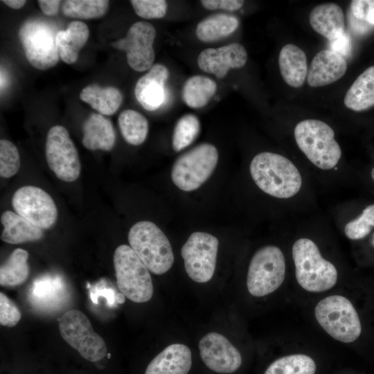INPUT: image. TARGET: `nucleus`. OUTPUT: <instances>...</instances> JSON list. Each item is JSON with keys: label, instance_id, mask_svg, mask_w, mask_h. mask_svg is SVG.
I'll return each mask as SVG.
<instances>
[{"label": "nucleus", "instance_id": "f257e3e1", "mask_svg": "<svg viewBox=\"0 0 374 374\" xmlns=\"http://www.w3.org/2000/svg\"><path fill=\"white\" fill-rule=\"evenodd\" d=\"M249 171L256 186L276 198L292 197L302 186L299 169L289 159L277 153H258L252 159Z\"/></svg>", "mask_w": 374, "mask_h": 374}, {"label": "nucleus", "instance_id": "f03ea898", "mask_svg": "<svg viewBox=\"0 0 374 374\" xmlns=\"http://www.w3.org/2000/svg\"><path fill=\"white\" fill-rule=\"evenodd\" d=\"M292 258L298 283L310 292H323L332 288L337 282L335 266L321 254L317 244L301 238L293 244Z\"/></svg>", "mask_w": 374, "mask_h": 374}, {"label": "nucleus", "instance_id": "7ed1b4c3", "mask_svg": "<svg viewBox=\"0 0 374 374\" xmlns=\"http://www.w3.org/2000/svg\"><path fill=\"white\" fill-rule=\"evenodd\" d=\"M294 134L299 149L315 166L326 170L338 164L341 150L328 124L317 119L303 120L296 125Z\"/></svg>", "mask_w": 374, "mask_h": 374}, {"label": "nucleus", "instance_id": "20e7f679", "mask_svg": "<svg viewBox=\"0 0 374 374\" xmlns=\"http://www.w3.org/2000/svg\"><path fill=\"white\" fill-rule=\"evenodd\" d=\"M130 246L147 269L157 275L166 273L172 266L174 254L163 232L150 221L134 224L128 233Z\"/></svg>", "mask_w": 374, "mask_h": 374}, {"label": "nucleus", "instance_id": "39448f33", "mask_svg": "<svg viewBox=\"0 0 374 374\" xmlns=\"http://www.w3.org/2000/svg\"><path fill=\"white\" fill-rule=\"evenodd\" d=\"M58 32L55 23L44 17H31L22 24L19 38L26 60L33 67L46 70L58 62Z\"/></svg>", "mask_w": 374, "mask_h": 374}, {"label": "nucleus", "instance_id": "423d86ee", "mask_svg": "<svg viewBox=\"0 0 374 374\" xmlns=\"http://www.w3.org/2000/svg\"><path fill=\"white\" fill-rule=\"evenodd\" d=\"M118 287L122 294L134 303L149 301L153 284L149 270L127 244L118 246L113 256Z\"/></svg>", "mask_w": 374, "mask_h": 374}, {"label": "nucleus", "instance_id": "0eeeda50", "mask_svg": "<svg viewBox=\"0 0 374 374\" xmlns=\"http://www.w3.org/2000/svg\"><path fill=\"white\" fill-rule=\"evenodd\" d=\"M316 319L333 339L344 343L355 341L360 335L362 326L352 303L340 295L321 299L314 309Z\"/></svg>", "mask_w": 374, "mask_h": 374}, {"label": "nucleus", "instance_id": "6e6552de", "mask_svg": "<svg viewBox=\"0 0 374 374\" xmlns=\"http://www.w3.org/2000/svg\"><path fill=\"white\" fill-rule=\"evenodd\" d=\"M286 272L285 258L280 249L267 245L252 256L247 276L249 292L262 297L276 291L283 284Z\"/></svg>", "mask_w": 374, "mask_h": 374}, {"label": "nucleus", "instance_id": "1a4fd4ad", "mask_svg": "<svg viewBox=\"0 0 374 374\" xmlns=\"http://www.w3.org/2000/svg\"><path fill=\"white\" fill-rule=\"evenodd\" d=\"M59 330L63 339L85 360L96 363L110 358L107 347L92 328L87 317L78 310H69L59 319Z\"/></svg>", "mask_w": 374, "mask_h": 374}, {"label": "nucleus", "instance_id": "9d476101", "mask_svg": "<svg viewBox=\"0 0 374 374\" xmlns=\"http://www.w3.org/2000/svg\"><path fill=\"white\" fill-rule=\"evenodd\" d=\"M218 161V152L212 144L201 143L182 154L171 171L174 184L184 191L198 188L211 175Z\"/></svg>", "mask_w": 374, "mask_h": 374}, {"label": "nucleus", "instance_id": "9b49d317", "mask_svg": "<svg viewBox=\"0 0 374 374\" xmlns=\"http://www.w3.org/2000/svg\"><path fill=\"white\" fill-rule=\"evenodd\" d=\"M45 155L49 168L60 180L72 182L79 177L81 164L78 152L64 127L57 125L50 128Z\"/></svg>", "mask_w": 374, "mask_h": 374}, {"label": "nucleus", "instance_id": "f8f14e48", "mask_svg": "<svg viewBox=\"0 0 374 374\" xmlns=\"http://www.w3.org/2000/svg\"><path fill=\"white\" fill-rule=\"evenodd\" d=\"M219 241L206 232L193 233L181 249L188 276L195 282L206 283L213 277Z\"/></svg>", "mask_w": 374, "mask_h": 374}, {"label": "nucleus", "instance_id": "ddd939ff", "mask_svg": "<svg viewBox=\"0 0 374 374\" xmlns=\"http://www.w3.org/2000/svg\"><path fill=\"white\" fill-rule=\"evenodd\" d=\"M12 204L17 214L42 229L51 228L57 220V209L54 200L39 187L19 188L12 196Z\"/></svg>", "mask_w": 374, "mask_h": 374}, {"label": "nucleus", "instance_id": "4468645a", "mask_svg": "<svg viewBox=\"0 0 374 374\" xmlns=\"http://www.w3.org/2000/svg\"><path fill=\"white\" fill-rule=\"evenodd\" d=\"M156 34L152 24L137 21L130 27L125 37L113 42L112 46L125 51L127 64L132 69L145 71L153 66Z\"/></svg>", "mask_w": 374, "mask_h": 374}, {"label": "nucleus", "instance_id": "2eb2a0df", "mask_svg": "<svg viewBox=\"0 0 374 374\" xmlns=\"http://www.w3.org/2000/svg\"><path fill=\"white\" fill-rule=\"evenodd\" d=\"M199 354L204 364L211 371L222 374L233 373L242 364L239 350L224 335L211 332L199 341Z\"/></svg>", "mask_w": 374, "mask_h": 374}, {"label": "nucleus", "instance_id": "dca6fc26", "mask_svg": "<svg viewBox=\"0 0 374 374\" xmlns=\"http://www.w3.org/2000/svg\"><path fill=\"white\" fill-rule=\"evenodd\" d=\"M247 60V53L244 47L238 42H233L216 48L203 50L199 54L197 62L204 72L222 79L231 69L242 67Z\"/></svg>", "mask_w": 374, "mask_h": 374}, {"label": "nucleus", "instance_id": "f3484780", "mask_svg": "<svg viewBox=\"0 0 374 374\" xmlns=\"http://www.w3.org/2000/svg\"><path fill=\"white\" fill-rule=\"evenodd\" d=\"M168 68L161 64H154L136 83L134 95L139 104L148 111H155L166 98L165 84L169 77Z\"/></svg>", "mask_w": 374, "mask_h": 374}, {"label": "nucleus", "instance_id": "a211bd4d", "mask_svg": "<svg viewBox=\"0 0 374 374\" xmlns=\"http://www.w3.org/2000/svg\"><path fill=\"white\" fill-rule=\"evenodd\" d=\"M346 69L347 63L344 57L331 50H323L312 59L307 81L312 87L328 85L340 79Z\"/></svg>", "mask_w": 374, "mask_h": 374}, {"label": "nucleus", "instance_id": "6ab92c4d", "mask_svg": "<svg viewBox=\"0 0 374 374\" xmlns=\"http://www.w3.org/2000/svg\"><path fill=\"white\" fill-rule=\"evenodd\" d=\"M191 366L190 348L183 344H172L150 361L144 374H188Z\"/></svg>", "mask_w": 374, "mask_h": 374}, {"label": "nucleus", "instance_id": "aec40b11", "mask_svg": "<svg viewBox=\"0 0 374 374\" xmlns=\"http://www.w3.org/2000/svg\"><path fill=\"white\" fill-rule=\"evenodd\" d=\"M82 143L89 150H111L116 142L112 121L100 114H91L83 124Z\"/></svg>", "mask_w": 374, "mask_h": 374}, {"label": "nucleus", "instance_id": "412c9836", "mask_svg": "<svg viewBox=\"0 0 374 374\" xmlns=\"http://www.w3.org/2000/svg\"><path fill=\"white\" fill-rule=\"evenodd\" d=\"M312 28L332 41L345 33L344 15L341 8L333 3L320 4L310 14Z\"/></svg>", "mask_w": 374, "mask_h": 374}, {"label": "nucleus", "instance_id": "4be33fe9", "mask_svg": "<svg viewBox=\"0 0 374 374\" xmlns=\"http://www.w3.org/2000/svg\"><path fill=\"white\" fill-rule=\"evenodd\" d=\"M280 74L290 86H303L308 75V64L305 53L297 46L288 44L280 50L278 56Z\"/></svg>", "mask_w": 374, "mask_h": 374}, {"label": "nucleus", "instance_id": "5701e85b", "mask_svg": "<svg viewBox=\"0 0 374 374\" xmlns=\"http://www.w3.org/2000/svg\"><path fill=\"white\" fill-rule=\"evenodd\" d=\"M1 222L3 226L1 239L9 244L36 241L44 235L42 229L11 211H6L1 214Z\"/></svg>", "mask_w": 374, "mask_h": 374}, {"label": "nucleus", "instance_id": "b1692460", "mask_svg": "<svg viewBox=\"0 0 374 374\" xmlns=\"http://www.w3.org/2000/svg\"><path fill=\"white\" fill-rule=\"evenodd\" d=\"M89 36L87 25L78 20L71 21L66 29L59 30L57 35V46L62 60L68 64H74Z\"/></svg>", "mask_w": 374, "mask_h": 374}, {"label": "nucleus", "instance_id": "393cba45", "mask_svg": "<svg viewBox=\"0 0 374 374\" xmlns=\"http://www.w3.org/2000/svg\"><path fill=\"white\" fill-rule=\"evenodd\" d=\"M80 98L102 115H112L123 102V95L119 89L96 84L84 87L80 93Z\"/></svg>", "mask_w": 374, "mask_h": 374}, {"label": "nucleus", "instance_id": "a878e982", "mask_svg": "<svg viewBox=\"0 0 374 374\" xmlns=\"http://www.w3.org/2000/svg\"><path fill=\"white\" fill-rule=\"evenodd\" d=\"M344 103L346 107L361 112L374 106V66L364 70L347 91Z\"/></svg>", "mask_w": 374, "mask_h": 374}, {"label": "nucleus", "instance_id": "bb28decb", "mask_svg": "<svg viewBox=\"0 0 374 374\" xmlns=\"http://www.w3.org/2000/svg\"><path fill=\"white\" fill-rule=\"evenodd\" d=\"M238 26V19L234 15L217 13L199 21L195 33L200 41L215 42L232 34Z\"/></svg>", "mask_w": 374, "mask_h": 374}, {"label": "nucleus", "instance_id": "cd10ccee", "mask_svg": "<svg viewBox=\"0 0 374 374\" xmlns=\"http://www.w3.org/2000/svg\"><path fill=\"white\" fill-rule=\"evenodd\" d=\"M216 90L217 84L213 80L206 76L195 75L184 82L181 98L189 107L199 109L208 103Z\"/></svg>", "mask_w": 374, "mask_h": 374}, {"label": "nucleus", "instance_id": "c85d7f7f", "mask_svg": "<svg viewBox=\"0 0 374 374\" xmlns=\"http://www.w3.org/2000/svg\"><path fill=\"white\" fill-rule=\"evenodd\" d=\"M28 253L21 248L15 249L6 261L1 265L0 285L6 287H16L24 283L29 276L27 263Z\"/></svg>", "mask_w": 374, "mask_h": 374}, {"label": "nucleus", "instance_id": "c756f323", "mask_svg": "<svg viewBox=\"0 0 374 374\" xmlns=\"http://www.w3.org/2000/svg\"><path fill=\"white\" fill-rule=\"evenodd\" d=\"M118 127L125 141L132 145H139L146 139L148 134V121L140 112L134 109H125L118 118Z\"/></svg>", "mask_w": 374, "mask_h": 374}, {"label": "nucleus", "instance_id": "7c9ffc66", "mask_svg": "<svg viewBox=\"0 0 374 374\" xmlns=\"http://www.w3.org/2000/svg\"><path fill=\"white\" fill-rule=\"evenodd\" d=\"M316 364L304 354L289 355L273 362L264 374H315Z\"/></svg>", "mask_w": 374, "mask_h": 374}, {"label": "nucleus", "instance_id": "2f4dec72", "mask_svg": "<svg viewBox=\"0 0 374 374\" xmlns=\"http://www.w3.org/2000/svg\"><path fill=\"white\" fill-rule=\"evenodd\" d=\"M109 5L107 0H67L62 4V12L71 18L96 19L105 15Z\"/></svg>", "mask_w": 374, "mask_h": 374}, {"label": "nucleus", "instance_id": "473e14b6", "mask_svg": "<svg viewBox=\"0 0 374 374\" xmlns=\"http://www.w3.org/2000/svg\"><path fill=\"white\" fill-rule=\"evenodd\" d=\"M200 130L198 118L193 114L182 116L177 122L172 134V148L180 152L190 145L197 137Z\"/></svg>", "mask_w": 374, "mask_h": 374}, {"label": "nucleus", "instance_id": "72a5a7b5", "mask_svg": "<svg viewBox=\"0 0 374 374\" xmlns=\"http://www.w3.org/2000/svg\"><path fill=\"white\" fill-rule=\"evenodd\" d=\"M374 228V204L366 206L356 218L344 226V233L350 240H361L367 236Z\"/></svg>", "mask_w": 374, "mask_h": 374}, {"label": "nucleus", "instance_id": "f704fd0d", "mask_svg": "<svg viewBox=\"0 0 374 374\" xmlns=\"http://www.w3.org/2000/svg\"><path fill=\"white\" fill-rule=\"evenodd\" d=\"M20 168V156L17 147L10 141H0V175L10 178L17 174Z\"/></svg>", "mask_w": 374, "mask_h": 374}, {"label": "nucleus", "instance_id": "c9c22d12", "mask_svg": "<svg viewBox=\"0 0 374 374\" xmlns=\"http://www.w3.org/2000/svg\"><path fill=\"white\" fill-rule=\"evenodd\" d=\"M135 13L144 19H161L166 15L168 4L164 0H132Z\"/></svg>", "mask_w": 374, "mask_h": 374}, {"label": "nucleus", "instance_id": "e433bc0d", "mask_svg": "<svg viewBox=\"0 0 374 374\" xmlns=\"http://www.w3.org/2000/svg\"><path fill=\"white\" fill-rule=\"evenodd\" d=\"M21 319L17 305L5 294L0 293V323L6 327L15 326Z\"/></svg>", "mask_w": 374, "mask_h": 374}, {"label": "nucleus", "instance_id": "4c0bfd02", "mask_svg": "<svg viewBox=\"0 0 374 374\" xmlns=\"http://www.w3.org/2000/svg\"><path fill=\"white\" fill-rule=\"evenodd\" d=\"M349 12L355 18L374 26V0H353Z\"/></svg>", "mask_w": 374, "mask_h": 374}, {"label": "nucleus", "instance_id": "58836bf2", "mask_svg": "<svg viewBox=\"0 0 374 374\" xmlns=\"http://www.w3.org/2000/svg\"><path fill=\"white\" fill-rule=\"evenodd\" d=\"M202 6L209 10H222L235 11L240 9L244 4L241 0H202Z\"/></svg>", "mask_w": 374, "mask_h": 374}, {"label": "nucleus", "instance_id": "ea45409f", "mask_svg": "<svg viewBox=\"0 0 374 374\" xmlns=\"http://www.w3.org/2000/svg\"><path fill=\"white\" fill-rule=\"evenodd\" d=\"M329 50H331L345 58L351 53L352 42L350 35L344 33L340 37L329 41Z\"/></svg>", "mask_w": 374, "mask_h": 374}, {"label": "nucleus", "instance_id": "a19ab883", "mask_svg": "<svg viewBox=\"0 0 374 374\" xmlns=\"http://www.w3.org/2000/svg\"><path fill=\"white\" fill-rule=\"evenodd\" d=\"M37 3L42 11L48 16L55 15L59 10L60 0H39Z\"/></svg>", "mask_w": 374, "mask_h": 374}, {"label": "nucleus", "instance_id": "79ce46f5", "mask_svg": "<svg viewBox=\"0 0 374 374\" xmlns=\"http://www.w3.org/2000/svg\"><path fill=\"white\" fill-rule=\"evenodd\" d=\"M348 22L353 30L357 34L366 33L372 26L364 21L355 18L350 12L348 14Z\"/></svg>", "mask_w": 374, "mask_h": 374}, {"label": "nucleus", "instance_id": "37998d69", "mask_svg": "<svg viewBox=\"0 0 374 374\" xmlns=\"http://www.w3.org/2000/svg\"><path fill=\"white\" fill-rule=\"evenodd\" d=\"M3 3H5L8 7L12 8V9H20L21 8L25 3H26V1L24 0H3L1 1Z\"/></svg>", "mask_w": 374, "mask_h": 374}, {"label": "nucleus", "instance_id": "c03bdc74", "mask_svg": "<svg viewBox=\"0 0 374 374\" xmlns=\"http://www.w3.org/2000/svg\"><path fill=\"white\" fill-rule=\"evenodd\" d=\"M371 177H372V179L373 181H374V167L373 168V169L371 170Z\"/></svg>", "mask_w": 374, "mask_h": 374}, {"label": "nucleus", "instance_id": "a18cd8bd", "mask_svg": "<svg viewBox=\"0 0 374 374\" xmlns=\"http://www.w3.org/2000/svg\"><path fill=\"white\" fill-rule=\"evenodd\" d=\"M371 243H372V244H373V246L374 247V233L373 235V238H372V240H371Z\"/></svg>", "mask_w": 374, "mask_h": 374}]
</instances>
